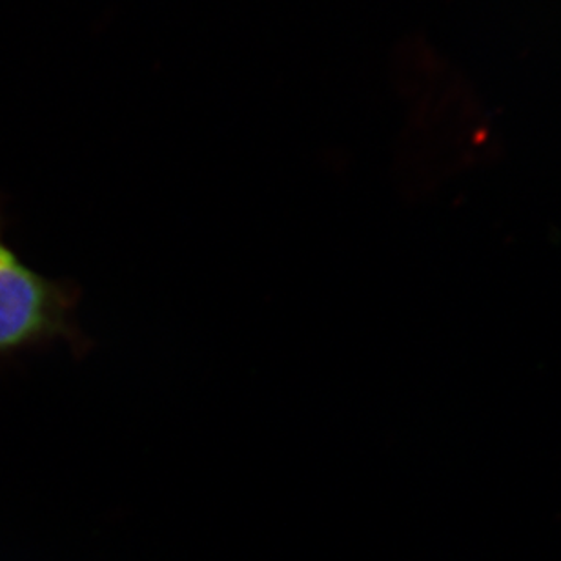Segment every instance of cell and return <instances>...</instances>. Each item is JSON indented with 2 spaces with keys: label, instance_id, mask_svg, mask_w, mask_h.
<instances>
[{
  "label": "cell",
  "instance_id": "1",
  "mask_svg": "<svg viewBox=\"0 0 561 561\" xmlns=\"http://www.w3.org/2000/svg\"><path fill=\"white\" fill-rule=\"evenodd\" d=\"M76 302L70 285L32 271L0 239V354L55 340L84 348Z\"/></svg>",
  "mask_w": 561,
  "mask_h": 561
}]
</instances>
